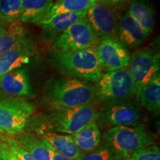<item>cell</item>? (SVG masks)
<instances>
[{
	"mask_svg": "<svg viewBox=\"0 0 160 160\" xmlns=\"http://www.w3.org/2000/svg\"><path fill=\"white\" fill-rule=\"evenodd\" d=\"M97 100L93 85L75 78H52L44 86V101L54 111L93 104Z\"/></svg>",
	"mask_w": 160,
	"mask_h": 160,
	"instance_id": "obj_1",
	"label": "cell"
},
{
	"mask_svg": "<svg viewBox=\"0 0 160 160\" xmlns=\"http://www.w3.org/2000/svg\"><path fill=\"white\" fill-rule=\"evenodd\" d=\"M51 61L56 69L67 77L97 82L104 73L96 47L65 53H53Z\"/></svg>",
	"mask_w": 160,
	"mask_h": 160,
	"instance_id": "obj_2",
	"label": "cell"
},
{
	"mask_svg": "<svg viewBox=\"0 0 160 160\" xmlns=\"http://www.w3.org/2000/svg\"><path fill=\"white\" fill-rule=\"evenodd\" d=\"M102 139V145L122 155L128 160L138 149L153 145L151 135L142 125L111 128L105 132Z\"/></svg>",
	"mask_w": 160,
	"mask_h": 160,
	"instance_id": "obj_3",
	"label": "cell"
},
{
	"mask_svg": "<svg viewBox=\"0 0 160 160\" xmlns=\"http://www.w3.org/2000/svg\"><path fill=\"white\" fill-rule=\"evenodd\" d=\"M93 87L97 99L105 102L131 99L137 92L128 68L104 73Z\"/></svg>",
	"mask_w": 160,
	"mask_h": 160,
	"instance_id": "obj_4",
	"label": "cell"
},
{
	"mask_svg": "<svg viewBox=\"0 0 160 160\" xmlns=\"http://www.w3.org/2000/svg\"><path fill=\"white\" fill-rule=\"evenodd\" d=\"M34 110L33 104L19 97L0 100V133L8 135L22 133Z\"/></svg>",
	"mask_w": 160,
	"mask_h": 160,
	"instance_id": "obj_5",
	"label": "cell"
},
{
	"mask_svg": "<svg viewBox=\"0 0 160 160\" xmlns=\"http://www.w3.org/2000/svg\"><path fill=\"white\" fill-rule=\"evenodd\" d=\"M99 39L86 18L65 30L52 44L53 53H65L96 47Z\"/></svg>",
	"mask_w": 160,
	"mask_h": 160,
	"instance_id": "obj_6",
	"label": "cell"
},
{
	"mask_svg": "<svg viewBox=\"0 0 160 160\" xmlns=\"http://www.w3.org/2000/svg\"><path fill=\"white\" fill-rule=\"evenodd\" d=\"M98 111L93 104L54 111L51 116L52 130L73 135L92 121H97Z\"/></svg>",
	"mask_w": 160,
	"mask_h": 160,
	"instance_id": "obj_7",
	"label": "cell"
},
{
	"mask_svg": "<svg viewBox=\"0 0 160 160\" xmlns=\"http://www.w3.org/2000/svg\"><path fill=\"white\" fill-rule=\"evenodd\" d=\"M141 109L137 103L130 99L106 102L99 111L97 118L102 122L111 127L137 126L141 119Z\"/></svg>",
	"mask_w": 160,
	"mask_h": 160,
	"instance_id": "obj_8",
	"label": "cell"
},
{
	"mask_svg": "<svg viewBox=\"0 0 160 160\" xmlns=\"http://www.w3.org/2000/svg\"><path fill=\"white\" fill-rule=\"evenodd\" d=\"M159 53L142 48L131 56L128 70L134 81L137 91L159 73Z\"/></svg>",
	"mask_w": 160,
	"mask_h": 160,
	"instance_id": "obj_9",
	"label": "cell"
},
{
	"mask_svg": "<svg viewBox=\"0 0 160 160\" xmlns=\"http://www.w3.org/2000/svg\"><path fill=\"white\" fill-rule=\"evenodd\" d=\"M96 48L103 71L108 72L128 68L130 52L117 39H101Z\"/></svg>",
	"mask_w": 160,
	"mask_h": 160,
	"instance_id": "obj_10",
	"label": "cell"
},
{
	"mask_svg": "<svg viewBox=\"0 0 160 160\" xmlns=\"http://www.w3.org/2000/svg\"><path fill=\"white\" fill-rule=\"evenodd\" d=\"M116 10L100 2L94 4L87 11L86 19L100 41L105 38H117Z\"/></svg>",
	"mask_w": 160,
	"mask_h": 160,
	"instance_id": "obj_11",
	"label": "cell"
},
{
	"mask_svg": "<svg viewBox=\"0 0 160 160\" xmlns=\"http://www.w3.org/2000/svg\"><path fill=\"white\" fill-rule=\"evenodd\" d=\"M34 52L33 39L24 35L11 49L0 57V76L28 63Z\"/></svg>",
	"mask_w": 160,
	"mask_h": 160,
	"instance_id": "obj_12",
	"label": "cell"
},
{
	"mask_svg": "<svg viewBox=\"0 0 160 160\" xmlns=\"http://www.w3.org/2000/svg\"><path fill=\"white\" fill-rule=\"evenodd\" d=\"M117 39L126 48H134L144 42L148 37L128 11L117 17L116 24Z\"/></svg>",
	"mask_w": 160,
	"mask_h": 160,
	"instance_id": "obj_13",
	"label": "cell"
},
{
	"mask_svg": "<svg viewBox=\"0 0 160 160\" xmlns=\"http://www.w3.org/2000/svg\"><path fill=\"white\" fill-rule=\"evenodd\" d=\"M38 132L40 137L47 142L56 151L69 159L77 160L85 154L76 145L71 135L58 133L46 126L38 129Z\"/></svg>",
	"mask_w": 160,
	"mask_h": 160,
	"instance_id": "obj_14",
	"label": "cell"
},
{
	"mask_svg": "<svg viewBox=\"0 0 160 160\" xmlns=\"http://www.w3.org/2000/svg\"><path fill=\"white\" fill-rule=\"evenodd\" d=\"M0 88L6 94L13 97L30 96L31 88L27 71L18 68L2 76Z\"/></svg>",
	"mask_w": 160,
	"mask_h": 160,
	"instance_id": "obj_15",
	"label": "cell"
},
{
	"mask_svg": "<svg viewBox=\"0 0 160 160\" xmlns=\"http://www.w3.org/2000/svg\"><path fill=\"white\" fill-rule=\"evenodd\" d=\"M97 2V0H58L48 12L32 23L43 25L58 15L88 11Z\"/></svg>",
	"mask_w": 160,
	"mask_h": 160,
	"instance_id": "obj_16",
	"label": "cell"
},
{
	"mask_svg": "<svg viewBox=\"0 0 160 160\" xmlns=\"http://www.w3.org/2000/svg\"><path fill=\"white\" fill-rule=\"evenodd\" d=\"M128 13L139 24L148 37L154 29V11L150 0H131Z\"/></svg>",
	"mask_w": 160,
	"mask_h": 160,
	"instance_id": "obj_17",
	"label": "cell"
},
{
	"mask_svg": "<svg viewBox=\"0 0 160 160\" xmlns=\"http://www.w3.org/2000/svg\"><path fill=\"white\" fill-rule=\"evenodd\" d=\"M87 11L78 12V13H64L58 15L43 24L42 30V33L46 39L53 41L61 34L62 32L80 20L85 19Z\"/></svg>",
	"mask_w": 160,
	"mask_h": 160,
	"instance_id": "obj_18",
	"label": "cell"
},
{
	"mask_svg": "<svg viewBox=\"0 0 160 160\" xmlns=\"http://www.w3.org/2000/svg\"><path fill=\"white\" fill-rule=\"evenodd\" d=\"M71 136L76 145L85 153L95 151L101 145V132L96 120L89 122Z\"/></svg>",
	"mask_w": 160,
	"mask_h": 160,
	"instance_id": "obj_19",
	"label": "cell"
},
{
	"mask_svg": "<svg viewBox=\"0 0 160 160\" xmlns=\"http://www.w3.org/2000/svg\"><path fill=\"white\" fill-rule=\"evenodd\" d=\"M139 102L150 112L157 113L160 109V75L157 73L151 81L136 92Z\"/></svg>",
	"mask_w": 160,
	"mask_h": 160,
	"instance_id": "obj_20",
	"label": "cell"
},
{
	"mask_svg": "<svg viewBox=\"0 0 160 160\" xmlns=\"http://www.w3.org/2000/svg\"><path fill=\"white\" fill-rule=\"evenodd\" d=\"M53 0H22L19 20L33 22L45 14L53 5Z\"/></svg>",
	"mask_w": 160,
	"mask_h": 160,
	"instance_id": "obj_21",
	"label": "cell"
},
{
	"mask_svg": "<svg viewBox=\"0 0 160 160\" xmlns=\"http://www.w3.org/2000/svg\"><path fill=\"white\" fill-rule=\"evenodd\" d=\"M18 143L26 150L35 160H51L47 143L41 137L39 139L31 136L23 135L18 138Z\"/></svg>",
	"mask_w": 160,
	"mask_h": 160,
	"instance_id": "obj_22",
	"label": "cell"
},
{
	"mask_svg": "<svg viewBox=\"0 0 160 160\" xmlns=\"http://www.w3.org/2000/svg\"><path fill=\"white\" fill-rule=\"evenodd\" d=\"M22 0H0V20L14 22L19 20Z\"/></svg>",
	"mask_w": 160,
	"mask_h": 160,
	"instance_id": "obj_23",
	"label": "cell"
},
{
	"mask_svg": "<svg viewBox=\"0 0 160 160\" xmlns=\"http://www.w3.org/2000/svg\"><path fill=\"white\" fill-rule=\"evenodd\" d=\"M77 160H128V159L108 146L102 145L95 151L85 153Z\"/></svg>",
	"mask_w": 160,
	"mask_h": 160,
	"instance_id": "obj_24",
	"label": "cell"
},
{
	"mask_svg": "<svg viewBox=\"0 0 160 160\" xmlns=\"http://www.w3.org/2000/svg\"><path fill=\"white\" fill-rule=\"evenodd\" d=\"M24 35L25 33H19L11 29L8 31L4 28L2 29L0 31V57L11 49Z\"/></svg>",
	"mask_w": 160,
	"mask_h": 160,
	"instance_id": "obj_25",
	"label": "cell"
},
{
	"mask_svg": "<svg viewBox=\"0 0 160 160\" xmlns=\"http://www.w3.org/2000/svg\"><path fill=\"white\" fill-rule=\"evenodd\" d=\"M128 160H160V150L157 145L141 148L130 156Z\"/></svg>",
	"mask_w": 160,
	"mask_h": 160,
	"instance_id": "obj_26",
	"label": "cell"
},
{
	"mask_svg": "<svg viewBox=\"0 0 160 160\" xmlns=\"http://www.w3.org/2000/svg\"><path fill=\"white\" fill-rule=\"evenodd\" d=\"M8 142V148L10 150L17 156V157L19 160H35L34 158L32 157L26 150L22 148L17 141L13 139H9Z\"/></svg>",
	"mask_w": 160,
	"mask_h": 160,
	"instance_id": "obj_27",
	"label": "cell"
},
{
	"mask_svg": "<svg viewBox=\"0 0 160 160\" xmlns=\"http://www.w3.org/2000/svg\"><path fill=\"white\" fill-rule=\"evenodd\" d=\"M98 2L108 6L111 8L117 10L122 8L127 2L128 0H97Z\"/></svg>",
	"mask_w": 160,
	"mask_h": 160,
	"instance_id": "obj_28",
	"label": "cell"
},
{
	"mask_svg": "<svg viewBox=\"0 0 160 160\" xmlns=\"http://www.w3.org/2000/svg\"><path fill=\"white\" fill-rule=\"evenodd\" d=\"M0 160H19L8 146L3 145L0 148Z\"/></svg>",
	"mask_w": 160,
	"mask_h": 160,
	"instance_id": "obj_29",
	"label": "cell"
},
{
	"mask_svg": "<svg viewBox=\"0 0 160 160\" xmlns=\"http://www.w3.org/2000/svg\"><path fill=\"white\" fill-rule=\"evenodd\" d=\"M46 143H47L48 148V149H49L51 160H73V159H69V158L65 157V156L60 154L59 153H58L57 151H56L55 150L53 149V148H52L51 146L47 142H46Z\"/></svg>",
	"mask_w": 160,
	"mask_h": 160,
	"instance_id": "obj_30",
	"label": "cell"
},
{
	"mask_svg": "<svg viewBox=\"0 0 160 160\" xmlns=\"http://www.w3.org/2000/svg\"><path fill=\"white\" fill-rule=\"evenodd\" d=\"M2 29V23H1V20H0V31Z\"/></svg>",
	"mask_w": 160,
	"mask_h": 160,
	"instance_id": "obj_31",
	"label": "cell"
},
{
	"mask_svg": "<svg viewBox=\"0 0 160 160\" xmlns=\"http://www.w3.org/2000/svg\"><path fill=\"white\" fill-rule=\"evenodd\" d=\"M1 78H2V77L0 76V84H1Z\"/></svg>",
	"mask_w": 160,
	"mask_h": 160,
	"instance_id": "obj_32",
	"label": "cell"
}]
</instances>
